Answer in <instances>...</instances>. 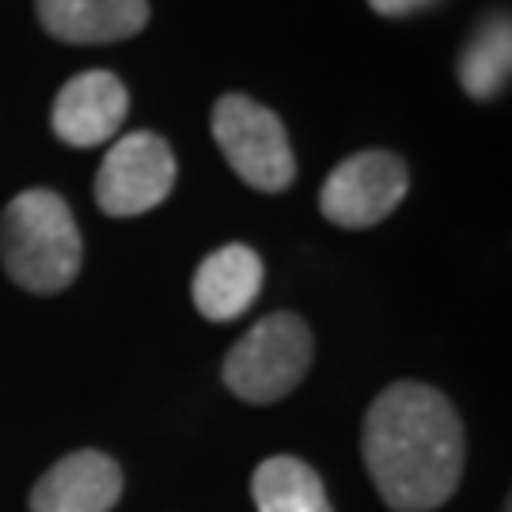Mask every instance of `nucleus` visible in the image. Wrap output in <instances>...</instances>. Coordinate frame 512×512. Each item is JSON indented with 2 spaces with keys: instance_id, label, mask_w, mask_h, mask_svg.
Returning a JSON list of instances; mask_svg holds the SVG:
<instances>
[{
  "instance_id": "obj_1",
  "label": "nucleus",
  "mask_w": 512,
  "mask_h": 512,
  "mask_svg": "<svg viewBox=\"0 0 512 512\" xmlns=\"http://www.w3.org/2000/svg\"><path fill=\"white\" fill-rule=\"evenodd\" d=\"M365 467L387 509L433 512L459 490L467 437L456 406L425 384H391L365 414Z\"/></svg>"
},
{
  "instance_id": "obj_2",
  "label": "nucleus",
  "mask_w": 512,
  "mask_h": 512,
  "mask_svg": "<svg viewBox=\"0 0 512 512\" xmlns=\"http://www.w3.org/2000/svg\"><path fill=\"white\" fill-rule=\"evenodd\" d=\"M0 258L19 289L54 296L80 274V232L73 209L54 190H23L0 220Z\"/></svg>"
},
{
  "instance_id": "obj_3",
  "label": "nucleus",
  "mask_w": 512,
  "mask_h": 512,
  "mask_svg": "<svg viewBox=\"0 0 512 512\" xmlns=\"http://www.w3.org/2000/svg\"><path fill=\"white\" fill-rule=\"evenodd\" d=\"M311 353H315V342H311L308 323L293 311H274V315L258 319L255 327L228 349L224 368H220L224 387L243 403H277L308 376Z\"/></svg>"
},
{
  "instance_id": "obj_4",
  "label": "nucleus",
  "mask_w": 512,
  "mask_h": 512,
  "mask_svg": "<svg viewBox=\"0 0 512 512\" xmlns=\"http://www.w3.org/2000/svg\"><path fill=\"white\" fill-rule=\"evenodd\" d=\"M213 137L224 160L239 179L262 194L289 190L296 179V160L289 148V133L270 107L251 95H220L213 107Z\"/></svg>"
},
{
  "instance_id": "obj_5",
  "label": "nucleus",
  "mask_w": 512,
  "mask_h": 512,
  "mask_svg": "<svg viewBox=\"0 0 512 512\" xmlns=\"http://www.w3.org/2000/svg\"><path fill=\"white\" fill-rule=\"evenodd\" d=\"M410 190L406 164L395 152L368 148L330 171L319 194V209L338 228H372L387 220Z\"/></svg>"
},
{
  "instance_id": "obj_6",
  "label": "nucleus",
  "mask_w": 512,
  "mask_h": 512,
  "mask_svg": "<svg viewBox=\"0 0 512 512\" xmlns=\"http://www.w3.org/2000/svg\"><path fill=\"white\" fill-rule=\"evenodd\" d=\"M175 186V156L156 133H129L107 152L95 179V202L110 217H141Z\"/></svg>"
},
{
  "instance_id": "obj_7",
  "label": "nucleus",
  "mask_w": 512,
  "mask_h": 512,
  "mask_svg": "<svg viewBox=\"0 0 512 512\" xmlns=\"http://www.w3.org/2000/svg\"><path fill=\"white\" fill-rule=\"evenodd\" d=\"M129 114V92L114 73L92 69L73 76L54 103V133L73 148H95L110 141Z\"/></svg>"
},
{
  "instance_id": "obj_8",
  "label": "nucleus",
  "mask_w": 512,
  "mask_h": 512,
  "mask_svg": "<svg viewBox=\"0 0 512 512\" xmlns=\"http://www.w3.org/2000/svg\"><path fill=\"white\" fill-rule=\"evenodd\" d=\"M122 486V467L107 452H73L35 482L31 512H110Z\"/></svg>"
},
{
  "instance_id": "obj_9",
  "label": "nucleus",
  "mask_w": 512,
  "mask_h": 512,
  "mask_svg": "<svg viewBox=\"0 0 512 512\" xmlns=\"http://www.w3.org/2000/svg\"><path fill=\"white\" fill-rule=\"evenodd\" d=\"M258 293H262V258L243 243H228L213 251L198 266L190 285L194 308L213 323L239 319L258 300Z\"/></svg>"
},
{
  "instance_id": "obj_10",
  "label": "nucleus",
  "mask_w": 512,
  "mask_h": 512,
  "mask_svg": "<svg viewBox=\"0 0 512 512\" xmlns=\"http://www.w3.org/2000/svg\"><path fill=\"white\" fill-rule=\"evenodd\" d=\"M35 8L42 27L73 46L118 42L148 23V0H35Z\"/></svg>"
},
{
  "instance_id": "obj_11",
  "label": "nucleus",
  "mask_w": 512,
  "mask_h": 512,
  "mask_svg": "<svg viewBox=\"0 0 512 512\" xmlns=\"http://www.w3.org/2000/svg\"><path fill=\"white\" fill-rule=\"evenodd\" d=\"M258 512H334L323 478L296 456H270L251 478Z\"/></svg>"
},
{
  "instance_id": "obj_12",
  "label": "nucleus",
  "mask_w": 512,
  "mask_h": 512,
  "mask_svg": "<svg viewBox=\"0 0 512 512\" xmlns=\"http://www.w3.org/2000/svg\"><path fill=\"white\" fill-rule=\"evenodd\" d=\"M512 69V31L509 19H490L482 31H478L459 57V84L463 92L475 95V99H494L505 84H509Z\"/></svg>"
},
{
  "instance_id": "obj_13",
  "label": "nucleus",
  "mask_w": 512,
  "mask_h": 512,
  "mask_svg": "<svg viewBox=\"0 0 512 512\" xmlns=\"http://www.w3.org/2000/svg\"><path fill=\"white\" fill-rule=\"evenodd\" d=\"M437 0H368V8L372 12H380V16H414V12H425V8H433Z\"/></svg>"
},
{
  "instance_id": "obj_14",
  "label": "nucleus",
  "mask_w": 512,
  "mask_h": 512,
  "mask_svg": "<svg viewBox=\"0 0 512 512\" xmlns=\"http://www.w3.org/2000/svg\"><path fill=\"white\" fill-rule=\"evenodd\" d=\"M505 512H512V509H509V505H505Z\"/></svg>"
}]
</instances>
